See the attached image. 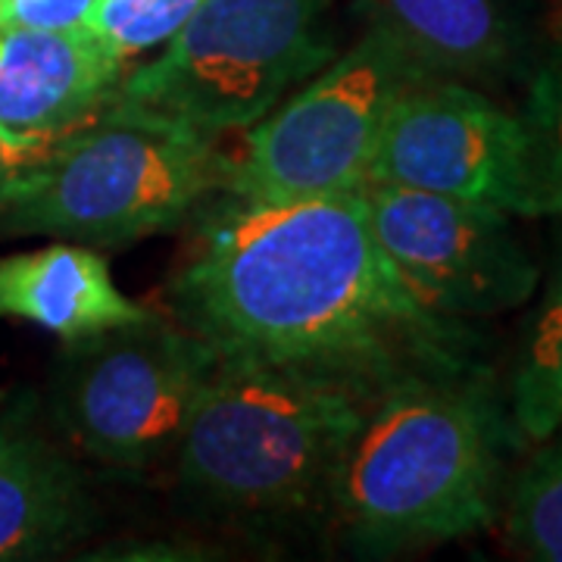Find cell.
Returning <instances> with one entry per match:
<instances>
[{"label": "cell", "instance_id": "6da1fadb", "mask_svg": "<svg viewBox=\"0 0 562 562\" xmlns=\"http://www.w3.org/2000/svg\"><path fill=\"white\" fill-rule=\"evenodd\" d=\"M172 297L181 325L220 357L322 375L366 397L450 360L443 316L406 288L362 191L232 201L203 228Z\"/></svg>", "mask_w": 562, "mask_h": 562}, {"label": "cell", "instance_id": "7a4b0ae2", "mask_svg": "<svg viewBox=\"0 0 562 562\" xmlns=\"http://www.w3.org/2000/svg\"><path fill=\"white\" fill-rule=\"evenodd\" d=\"M497 475L491 403L416 372L369 401L328 497L360 553L391 557L487 528Z\"/></svg>", "mask_w": 562, "mask_h": 562}, {"label": "cell", "instance_id": "3957f363", "mask_svg": "<svg viewBox=\"0 0 562 562\" xmlns=\"http://www.w3.org/2000/svg\"><path fill=\"white\" fill-rule=\"evenodd\" d=\"M372 397L341 382L220 357L179 447L181 482L228 513H294L331 491Z\"/></svg>", "mask_w": 562, "mask_h": 562}, {"label": "cell", "instance_id": "277c9868", "mask_svg": "<svg viewBox=\"0 0 562 562\" xmlns=\"http://www.w3.org/2000/svg\"><path fill=\"white\" fill-rule=\"evenodd\" d=\"M216 138L106 106L63 135L54 154L0 206V235H50L120 247L179 225L222 188Z\"/></svg>", "mask_w": 562, "mask_h": 562}, {"label": "cell", "instance_id": "5b68a950", "mask_svg": "<svg viewBox=\"0 0 562 562\" xmlns=\"http://www.w3.org/2000/svg\"><path fill=\"white\" fill-rule=\"evenodd\" d=\"M331 0H203L162 54L122 76L106 106L181 125L203 138L250 128L335 60Z\"/></svg>", "mask_w": 562, "mask_h": 562}, {"label": "cell", "instance_id": "8992f818", "mask_svg": "<svg viewBox=\"0 0 562 562\" xmlns=\"http://www.w3.org/2000/svg\"><path fill=\"white\" fill-rule=\"evenodd\" d=\"M422 79L431 76L379 29H366L344 57L250 125L241 150L225 162L222 191L247 203L360 191L387 110Z\"/></svg>", "mask_w": 562, "mask_h": 562}, {"label": "cell", "instance_id": "52a82bcc", "mask_svg": "<svg viewBox=\"0 0 562 562\" xmlns=\"http://www.w3.org/2000/svg\"><path fill=\"white\" fill-rule=\"evenodd\" d=\"M213 362L216 350L201 335L150 313L69 344L57 419L101 462L147 469L179 447Z\"/></svg>", "mask_w": 562, "mask_h": 562}, {"label": "cell", "instance_id": "ba28073f", "mask_svg": "<svg viewBox=\"0 0 562 562\" xmlns=\"http://www.w3.org/2000/svg\"><path fill=\"white\" fill-rule=\"evenodd\" d=\"M360 191L387 257L435 316H497L531 301L538 262L506 210L379 181Z\"/></svg>", "mask_w": 562, "mask_h": 562}, {"label": "cell", "instance_id": "9c48e42d", "mask_svg": "<svg viewBox=\"0 0 562 562\" xmlns=\"http://www.w3.org/2000/svg\"><path fill=\"white\" fill-rule=\"evenodd\" d=\"M366 181L538 216L522 120L457 79H422L403 91Z\"/></svg>", "mask_w": 562, "mask_h": 562}, {"label": "cell", "instance_id": "30bf717a", "mask_svg": "<svg viewBox=\"0 0 562 562\" xmlns=\"http://www.w3.org/2000/svg\"><path fill=\"white\" fill-rule=\"evenodd\" d=\"M122 69L88 29L0 25V125L63 138L101 116Z\"/></svg>", "mask_w": 562, "mask_h": 562}, {"label": "cell", "instance_id": "8fae6325", "mask_svg": "<svg viewBox=\"0 0 562 562\" xmlns=\"http://www.w3.org/2000/svg\"><path fill=\"white\" fill-rule=\"evenodd\" d=\"M94 522L79 465L32 425L0 416V562L60 557Z\"/></svg>", "mask_w": 562, "mask_h": 562}, {"label": "cell", "instance_id": "7c38bea8", "mask_svg": "<svg viewBox=\"0 0 562 562\" xmlns=\"http://www.w3.org/2000/svg\"><path fill=\"white\" fill-rule=\"evenodd\" d=\"M150 316L125 297L101 254L88 244L57 241L0 257V319H22L66 344Z\"/></svg>", "mask_w": 562, "mask_h": 562}, {"label": "cell", "instance_id": "4fadbf2b", "mask_svg": "<svg viewBox=\"0 0 562 562\" xmlns=\"http://www.w3.org/2000/svg\"><path fill=\"white\" fill-rule=\"evenodd\" d=\"M360 10L431 79H484L516 54L503 0H360Z\"/></svg>", "mask_w": 562, "mask_h": 562}, {"label": "cell", "instance_id": "5bb4252c", "mask_svg": "<svg viewBox=\"0 0 562 562\" xmlns=\"http://www.w3.org/2000/svg\"><path fill=\"white\" fill-rule=\"evenodd\" d=\"M513 419L528 441L562 431V254L513 379Z\"/></svg>", "mask_w": 562, "mask_h": 562}, {"label": "cell", "instance_id": "9a60e30c", "mask_svg": "<svg viewBox=\"0 0 562 562\" xmlns=\"http://www.w3.org/2000/svg\"><path fill=\"white\" fill-rule=\"evenodd\" d=\"M506 535L528 560L562 562V441L525 462L509 497Z\"/></svg>", "mask_w": 562, "mask_h": 562}, {"label": "cell", "instance_id": "2e32d148", "mask_svg": "<svg viewBox=\"0 0 562 562\" xmlns=\"http://www.w3.org/2000/svg\"><path fill=\"white\" fill-rule=\"evenodd\" d=\"M519 120L538 216H562V47L535 69Z\"/></svg>", "mask_w": 562, "mask_h": 562}, {"label": "cell", "instance_id": "e0dca14e", "mask_svg": "<svg viewBox=\"0 0 562 562\" xmlns=\"http://www.w3.org/2000/svg\"><path fill=\"white\" fill-rule=\"evenodd\" d=\"M203 0H94L88 32L120 57L128 60L169 38Z\"/></svg>", "mask_w": 562, "mask_h": 562}, {"label": "cell", "instance_id": "ac0fdd59", "mask_svg": "<svg viewBox=\"0 0 562 562\" xmlns=\"http://www.w3.org/2000/svg\"><path fill=\"white\" fill-rule=\"evenodd\" d=\"M57 144L60 138H47L35 132H13L0 125V206L54 154Z\"/></svg>", "mask_w": 562, "mask_h": 562}, {"label": "cell", "instance_id": "d6986e66", "mask_svg": "<svg viewBox=\"0 0 562 562\" xmlns=\"http://www.w3.org/2000/svg\"><path fill=\"white\" fill-rule=\"evenodd\" d=\"M94 0H0V25L85 29Z\"/></svg>", "mask_w": 562, "mask_h": 562}]
</instances>
